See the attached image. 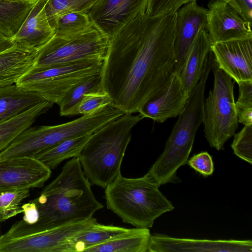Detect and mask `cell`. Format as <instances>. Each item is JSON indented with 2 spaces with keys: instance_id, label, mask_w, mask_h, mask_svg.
Wrapping results in <instances>:
<instances>
[{
  "instance_id": "6da1fadb",
  "label": "cell",
  "mask_w": 252,
  "mask_h": 252,
  "mask_svg": "<svg viewBox=\"0 0 252 252\" xmlns=\"http://www.w3.org/2000/svg\"><path fill=\"white\" fill-rule=\"evenodd\" d=\"M176 12L130 21L109 38L100 71L110 105L124 113L140 107L174 72Z\"/></svg>"
},
{
  "instance_id": "4fadbf2b",
  "label": "cell",
  "mask_w": 252,
  "mask_h": 252,
  "mask_svg": "<svg viewBox=\"0 0 252 252\" xmlns=\"http://www.w3.org/2000/svg\"><path fill=\"white\" fill-rule=\"evenodd\" d=\"M51 170L35 158L23 157L0 161V194L19 189L41 188Z\"/></svg>"
},
{
  "instance_id": "8992f818",
  "label": "cell",
  "mask_w": 252,
  "mask_h": 252,
  "mask_svg": "<svg viewBox=\"0 0 252 252\" xmlns=\"http://www.w3.org/2000/svg\"><path fill=\"white\" fill-rule=\"evenodd\" d=\"M214 87L204 100L205 137L211 147L223 150L226 142L235 133L238 120L235 110L232 78L213 60Z\"/></svg>"
},
{
  "instance_id": "f1b7e54d",
  "label": "cell",
  "mask_w": 252,
  "mask_h": 252,
  "mask_svg": "<svg viewBox=\"0 0 252 252\" xmlns=\"http://www.w3.org/2000/svg\"><path fill=\"white\" fill-rule=\"evenodd\" d=\"M30 189H15L0 194V222L23 212L20 205L30 195Z\"/></svg>"
},
{
  "instance_id": "d590c367",
  "label": "cell",
  "mask_w": 252,
  "mask_h": 252,
  "mask_svg": "<svg viewBox=\"0 0 252 252\" xmlns=\"http://www.w3.org/2000/svg\"><path fill=\"white\" fill-rule=\"evenodd\" d=\"M21 208L24 215L23 220L28 223L32 224L36 222L39 219V212L35 203L31 201L23 204Z\"/></svg>"
},
{
  "instance_id": "30bf717a",
  "label": "cell",
  "mask_w": 252,
  "mask_h": 252,
  "mask_svg": "<svg viewBox=\"0 0 252 252\" xmlns=\"http://www.w3.org/2000/svg\"><path fill=\"white\" fill-rule=\"evenodd\" d=\"M208 7L206 29L212 44L252 37V23L232 5L221 0H211Z\"/></svg>"
},
{
  "instance_id": "603a6c76",
  "label": "cell",
  "mask_w": 252,
  "mask_h": 252,
  "mask_svg": "<svg viewBox=\"0 0 252 252\" xmlns=\"http://www.w3.org/2000/svg\"><path fill=\"white\" fill-rule=\"evenodd\" d=\"M54 103L48 100L0 124V153L6 148L24 130L35 122L42 114L51 108Z\"/></svg>"
},
{
  "instance_id": "8fae6325",
  "label": "cell",
  "mask_w": 252,
  "mask_h": 252,
  "mask_svg": "<svg viewBox=\"0 0 252 252\" xmlns=\"http://www.w3.org/2000/svg\"><path fill=\"white\" fill-rule=\"evenodd\" d=\"M148 0H100L87 14L93 26L108 38L146 12Z\"/></svg>"
},
{
  "instance_id": "4dcf8cb0",
  "label": "cell",
  "mask_w": 252,
  "mask_h": 252,
  "mask_svg": "<svg viewBox=\"0 0 252 252\" xmlns=\"http://www.w3.org/2000/svg\"><path fill=\"white\" fill-rule=\"evenodd\" d=\"M231 145L234 154L245 161L252 163V125L244 126L234 135Z\"/></svg>"
},
{
  "instance_id": "3957f363",
  "label": "cell",
  "mask_w": 252,
  "mask_h": 252,
  "mask_svg": "<svg viewBox=\"0 0 252 252\" xmlns=\"http://www.w3.org/2000/svg\"><path fill=\"white\" fill-rule=\"evenodd\" d=\"M213 60L211 51L201 77L189 94L186 105L178 116L163 152L145 175L158 187L169 183L181 182L177 175V170L187 163L197 130L203 122L205 89Z\"/></svg>"
},
{
  "instance_id": "83f0119b",
  "label": "cell",
  "mask_w": 252,
  "mask_h": 252,
  "mask_svg": "<svg viewBox=\"0 0 252 252\" xmlns=\"http://www.w3.org/2000/svg\"><path fill=\"white\" fill-rule=\"evenodd\" d=\"M100 0H47L45 12L51 27L62 15L74 12L88 13Z\"/></svg>"
},
{
  "instance_id": "74e56055",
  "label": "cell",
  "mask_w": 252,
  "mask_h": 252,
  "mask_svg": "<svg viewBox=\"0 0 252 252\" xmlns=\"http://www.w3.org/2000/svg\"><path fill=\"white\" fill-rule=\"evenodd\" d=\"M9 0L25 2H28V3H34L36 1V0Z\"/></svg>"
},
{
  "instance_id": "8d00e7d4",
  "label": "cell",
  "mask_w": 252,
  "mask_h": 252,
  "mask_svg": "<svg viewBox=\"0 0 252 252\" xmlns=\"http://www.w3.org/2000/svg\"><path fill=\"white\" fill-rule=\"evenodd\" d=\"M15 45L11 38L6 37L0 33V53Z\"/></svg>"
},
{
  "instance_id": "9c48e42d",
  "label": "cell",
  "mask_w": 252,
  "mask_h": 252,
  "mask_svg": "<svg viewBox=\"0 0 252 252\" xmlns=\"http://www.w3.org/2000/svg\"><path fill=\"white\" fill-rule=\"evenodd\" d=\"M108 44V37L94 26L71 37L54 35L38 48L34 65L43 67L88 60L103 61Z\"/></svg>"
},
{
  "instance_id": "9a60e30c",
  "label": "cell",
  "mask_w": 252,
  "mask_h": 252,
  "mask_svg": "<svg viewBox=\"0 0 252 252\" xmlns=\"http://www.w3.org/2000/svg\"><path fill=\"white\" fill-rule=\"evenodd\" d=\"M218 66L237 83L252 80V37L212 44Z\"/></svg>"
},
{
  "instance_id": "d4e9b609",
  "label": "cell",
  "mask_w": 252,
  "mask_h": 252,
  "mask_svg": "<svg viewBox=\"0 0 252 252\" xmlns=\"http://www.w3.org/2000/svg\"><path fill=\"white\" fill-rule=\"evenodd\" d=\"M33 4L0 0V33L12 38L24 23Z\"/></svg>"
},
{
  "instance_id": "5bb4252c",
  "label": "cell",
  "mask_w": 252,
  "mask_h": 252,
  "mask_svg": "<svg viewBox=\"0 0 252 252\" xmlns=\"http://www.w3.org/2000/svg\"><path fill=\"white\" fill-rule=\"evenodd\" d=\"M251 240L180 238L164 234L151 235L148 252H252Z\"/></svg>"
},
{
  "instance_id": "484cf974",
  "label": "cell",
  "mask_w": 252,
  "mask_h": 252,
  "mask_svg": "<svg viewBox=\"0 0 252 252\" xmlns=\"http://www.w3.org/2000/svg\"><path fill=\"white\" fill-rule=\"evenodd\" d=\"M102 90L100 73L92 76L71 88L58 104L61 116H73L78 103L85 94Z\"/></svg>"
},
{
  "instance_id": "7a4b0ae2",
  "label": "cell",
  "mask_w": 252,
  "mask_h": 252,
  "mask_svg": "<svg viewBox=\"0 0 252 252\" xmlns=\"http://www.w3.org/2000/svg\"><path fill=\"white\" fill-rule=\"evenodd\" d=\"M32 201L39 215L34 223L44 228L89 220L103 207L95 198L78 157L68 161L56 178Z\"/></svg>"
},
{
  "instance_id": "d6a6232c",
  "label": "cell",
  "mask_w": 252,
  "mask_h": 252,
  "mask_svg": "<svg viewBox=\"0 0 252 252\" xmlns=\"http://www.w3.org/2000/svg\"><path fill=\"white\" fill-rule=\"evenodd\" d=\"M196 0H148L146 13L157 16L168 12H176L184 4Z\"/></svg>"
},
{
  "instance_id": "5b68a950",
  "label": "cell",
  "mask_w": 252,
  "mask_h": 252,
  "mask_svg": "<svg viewBox=\"0 0 252 252\" xmlns=\"http://www.w3.org/2000/svg\"><path fill=\"white\" fill-rule=\"evenodd\" d=\"M146 176L128 178L121 174L105 190L108 209L137 228H149L155 220L175 207Z\"/></svg>"
},
{
  "instance_id": "e0dca14e",
  "label": "cell",
  "mask_w": 252,
  "mask_h": 252,
  "mask_svg": "<svg viewBox=\"0 0 252 252\" xmlns=\"http://www.w3.org/2000/svg\"><path fill=\"white\" fill-rule=\"evenodd\" d=\"M47 0H36L16 33L12 37L17 45L38 48L55 34L46 12Z\"/></svg>"
},
{
  "instance_id": "1f68e13d",
  "label": "cell",
  "mask_w": 252,
  "mask_h": 252,
  "mask_svg": "<svg viewBox=\"0 0 252 252\" xmlns=\"http://www.w3.org/2000/svg\"><path fill=\"white\" fill-rule=\"evenodd\" d=\"M110 104V97L102 90L89 93L78 103L73 116L90 114Z\"/></svg>"
},
{
  "instance_id": "44dd1931",
  "label": "cell",
  "mask_w": 252,
  "mask_h": 252,
  "mask_svg": "<svg viewBox=\"0 0 252 252\" xmlns=\"http://www.w3.org/2000/svg\"><path fill=\"white\" fill-rule=\"evenodd\" d=\"M151 234L149 228L129 229L111 239L87 249L85 252H148Z\"/></svg>"
},
{
  "instance_id": "ac0fdd59",
  "label": "cell",
  "mask_w": 252,
  "mask_h": 252,
  "mask_svg": "<svg viewBox=\"0 0 252 252\" xmlns=\"http://www.w3.org/2000/svg\"><path fill=\"white\" fill-rule=\"evenodd\" d=\"M38 48L15 44L0 53V87L15 84L34 64Z\"/></svg>"
},
{
  "instance_id": "277c9868",
  "label": "cell",
  "mask_w": 252,
  "mask_h": 252,
  "mask_svg": "<svg viewBox=\"0 0 252 252\" xmlns=\"http://www.w3.org/2000/svg\"><path fill=\"white\" fill-rule=\"evenodd\" d=\"M142 119L124 113L91 134L78 158L93 184L105 189L121 174L131 130Z\"/></svg>"
},
{
  "instance_id": "2e32d148",
  "label": "cell",
  "mask_w": 252,
  "mask_h": 252,
  "mask_svg": "<svg viewBox=\"0 0 252 252\" xmlns=\"http://www.w3.org/2000/svg\"><path fill=\"white\" fill-rule=\"evenodd\" d=\"M207 13V9L199 6L196 1L185 4L176 11L174 71L179 74L199 32L206 29Z\"/></svg>"
},
{
  "instance_id": "7402d4cb",
  "label": "cell",
  "mask_w": 252,
  "mask_h": 252,
  "mask_svg": "<svg viewBox=\"0 0 252 252\" xmlns=\"http://www.w3.org/2000/svg\"><path fill=\"white\" fill-rule=\"evenodd\" d=\"M128 229L97 222L69 238L63 246L61 252H84L87 249L107 241Z\"/></svg>"
},
{
  "instance_id": "cb8c5ba5",
  "label": "cell",
  "mask_w": 252,
  "mask_h": 252,
  "mask_svg": "<svg viewBox=\"0 0 252 252\" xmlns=\"http://www.w3.org/2000/svg\"><path fill=\"white\" fill-rule=\"evenodd\" d=\"M91 134L88 133L64 140L37 155L35 158L51 170L54 169L63 160L78 157Z\"/></svg>"
},
{
  "instance_id": "f546056e",
  "label": "cell",
  "mask_w": 252,
  "mask_h": 252,
  "mask_svg": "<svg viewBox=\"0 0 252 252\" xmlns=\"http://www.w3.org/2000/svg\"><path fill=\"white\" fill-rule=\"evenodd\" d=\"M237 84L239 95L235 107L238 122L244 126L252 125V80Z\"/></svg>"
},
{
  "instance_id": "d6986e66",
  "label": "cell",
  "mask_w": 252,
  "mask_h": 252,
  "mask_svg": "<svg viewBox=\"0 0 252 252\" xmlns=\"http://www.w3.org/2000/svg\"><path fill=\"white\" fill-rule=\"evenodd\" d=\"M211 45L207 31L205 29L201 30L187 56L179 74L182 84L189 94L201 77Z\"/></svg>"
},
{
  "instance_id": "836d02e7",
  "label": "cell",
  "mask_w": 252,
  "mask_h": 252,
  "mask_svg": "<svg viewBox=\"0 0 252 252\" xmlns=\"http://www.w3.org/2000/svg\"><path fill=\"white\" fill-rule=\"evenodd\" d=\"M187 163L204 177L212 175L214 171L212 158L207 152H202L194 155L188 160Z\"/></svg>"
},
{
  "instance_id": "ba28073f",
  "label": "cell",
  "mask_w": 252,
  "mask_h": 252,
  "mask_svg": "<svg viewBox=\"0 0 252 252\" xmlns=\"http://www.w3.org/2000/svg\"><path fill=\"white\" fill-rule=\"evenodd\" d=\"M95 218L44 228L23 220L0 235V252H61L70 237L97 223Z\"/></svg>"
},
{
  "instance_id": "52a82bcc",
  "label": "cell",
  "mask_w": 252,
  "mask_h": 252,
  "mask_svg": "<svg viewBox=\"0 0 252 252\" xmlns=\"http://www.w3.org/2000/svg\"><path fill=\"white\" fill-rule=\"evenodd\" d=\"M102 63L88 60L43 67L33 65L15 84L58 104L74 86L100 73Z\"/></svg>"
},
{
  "instance_id": "4316f807",
  "label": "cell",
  "mask_w": 252,
  "mask_h": 252,
  "mask_svg": "<svg viewBox=\"0 0 252 252\" xmlns=\"http://www.w3.org/2000/svg\"><path fill=\"white\" fill-rule=\"evenodd\" d=\"M93 26L87 13H68L56 20L54 27V35L61 37H71L84 32Z\"/></svg>"
},
{
  "instance_id": "e575fe53",
  "label": "cell",
  "mask_w": 252,
  "mask_h": 252,
  "mask_svg": "<svg viewBox=\"0 0 252 252\" xmlns=\"http://www.w3.org/2000/svg\"><path fill=\"white\" fill-rule=\"evenodd\" d=\"M234 7L244 17L252 23V0H221Z\"/></svg>"
},
{
  "instance_id": "ffe728a7",
  "label": "cell",
  "mask_w": 252,
  "mask_h": 252,
  "mask_svg": "<svg viewBox=\"0 0 252 252\" xmlns=\"http://www.w3.org/2000/svg\"><path fill=\"white\" fill-rule=\"evenodd\" d=\"M45 100L38 94L16 84L0 87V124Z\"/></svg>"
},
{
  "instance_id": "7c38bea8",
  "label": "cell",
  "mask_w": 252,
  "mask_h": 252,
  "mask_svg": "<svg viewBox=\"0 0 252 252\" xmlns=\"http://www.w3.org/2000/svg\"><path fill=\"white\" fill-rule=\"evenodd\" d=\"M189 94L179 74L174 71L165 83L138 109L139 115L162 123L178 116L183 111Z\"/></svg>"
},
{
  "instance_id": "f35d334b",
  "label": "cell",
  "mask_w": 252,
  "mask_h": 252,
  "mask_svg": "<svg viewBox=\"0 0 252 252\" xmlns=\"http://www.w3.org/2000/svg\"></svg>"
}]
</instances>
